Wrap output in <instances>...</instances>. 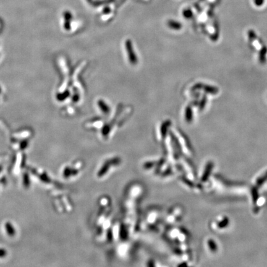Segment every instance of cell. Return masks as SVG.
Masks as SVG:
<instances>
[{"instance_id":"2","label":"cell","mask_w":267,"mask_h":267,"mask_svg":"<svg viewBox=\"0 0 267 267\" xmlns=\"http://www.w3.org/2000/svg\"><path fill=\"white\" fill-rule=\"evenodd\" d=\"M183 210L179 207H173L168 212L165 218V221L168 223H173L176 221H179L183 215Z\"/></svg>"},{"instance_id":"3","label":"cell","mask_w":267,"mask_h":267,"mask_svg":"<svg viewBox=\"0 0 267 267\" xmlns=\"http://www.w3.org/2000/svg\"><path fill=\"white\" fill-rule=\"evenodd\" d=\"M159 211H151L150 212H148L147 217H146V220H147V222L148 224H149L150 225H153L154 224H155L156 221L158 220L159 217Z\"/></svg>"},{"instance_id":"1","label":"cell","mask_w":267,"mask_h":267,"mask_svg":"<svg viewBox=\"0 0 267 267\" xmlns=\"http://www.w3.org/2000/svg\"><path fill=\"white\" fill-rule=\"evenodd\" d=\"M121 163V159L118 156H113L105 160L97 171V177L103 179L110 174L112 171L118 167Z\"/></svg>"}]
</instances>
